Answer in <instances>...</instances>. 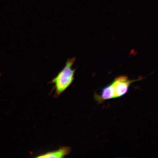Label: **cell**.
Here are the masks:
<instances>
[{
    "instance_id": "cell-1",
    "label": "cell",
    "mask_w": 158,
    "mask_h": 158,
    "mask_svg": "<svg viewBox=\"0 0 158 158\" xmlns=\"http://www.w3.org/2000/svg\"><path fill=\"white\" fill-rule=\"evenodd\" d=\"M75 60V58L68 59L64 68L50 83L54 85L53 90H55V97L61 95L73 82L75 69H73L72 66Z\"/></svg>"
},
{
    "instance_id": "cell-2",
    "label": "cell",
    "mask_w": 158,
    "mask_h": 158,
    "mask_svg": "<svg viewBox=\"0 0 158 158\" xmlns=\"http://www.w3.org/2000/svg\"><path fill=\"white\" fill-rule=\"evenodd\" d=\"M133 82V81H131L127 77L124 76L116 77L112 82L114 87L115 98L125 95Z\"/></svg>"
},
{
    "instance_id": "cell-3",
    "label": "cell",
    "mask_w": 158,
    "mask_h": 158,
    "mask_svg": "<svg viewBox=\"0 0 158 158\" xmlns=\"http://www.w3.org/2000/svg\"><path fill=\"white\" fill-rule=\"evenodd\" d=\"M70 148L69 147H62L57 150L46 153L36 156L39 158H63L67 155L70 152Z\"/></svg>"
},
{
    "instance_id": "cell-4",
    "label": "cell",
    "mask_w": 158,
    "mask_h": 158,
    "mask_svg": "<svg viewBox=\"0 0 158 158\" xmlns=\"http://www.w3.org/2000/svg\"><path fill=\"white\" fill-rule=\"evenodd\" d=\"M115 98L114 87L112 83L110 85L105 87L102 90L101 99L102 100L104 101Z\"/></svg>"
}]
</instances>
